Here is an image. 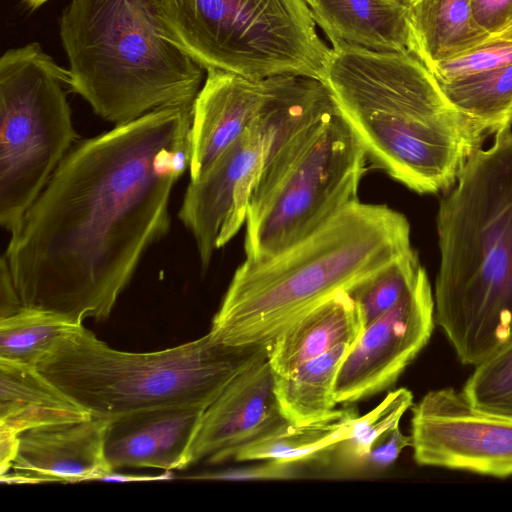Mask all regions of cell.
<instances>
[{
    "mask_svg": "<svg viewBox=\"0 0 512 512\" xmlns=\"http://www.w3.org/2000/svg\"><path fill=\"white\" fill-rule=\"evenodd\" d=\"M512 64V26L490 36L474 49L457 58L429 68L438 81H448L467 74Z\"/></svg>",
    "mask_w": 512,
    "mask_h": 512,
    "instance_id": "28",
    "label": "cell"
},
{
    "mask_svg": "<svg viewBox=\"0 0 512 512\" xmlns=\"http://www.w3.org/2000/svg\"><path fill=\"white\" fill-rule=\"evenodd\" d=\"M110 418L48 425L19 435L17 455L3 483H75L104 480L112 474L105 454V432Z\"/></svg>",
    "mask_w": 512,
    "mask_h": 512,
    "instance_id": "14",
    "label": "cell"
},
{
    "mask_svg": "<svg viewBox=\"0 0 512 512\" xmlns=\"http://www.w3.org/2000/svg\"><path fill=\"white\" fill-rule=\"evenodd\" d=\"M306 2L308 3V5H310L312 3V0H306Z\"/></svg>",
    "mask_w": 512,
    "mask_h": 512,
    "instance_id": "35",
    "label": "cell"
},
{
    "mask_svg": "<svg viewBox=\"0 0 512 512\" xmlns=\"http://www.w3.org/2000/svg\"><path fill=\"white\" fill-rule=\"evenodd\" d=\"M434 324V296L424 269L414 287L364 326L347 351L334 384L336 403H355L390 388L427 344Z\"/></svg>",
    "mask_w": 512,
    "mask_h": 512,
    "instance_id": "11",
    "label": "cell"
},
{
    "mask_svg": "<svg viewBox=\"0 0 512 512\" xmlns=\"http://www.w3.org/2000/svg\"><path fill=\"white\" fill-rule=\"evenodd\" d=\"M438 82L450 102L489 135L512 126V64Z\"/></svg>",
    "mask_w": 512,
    "mask_h": 512,
    "instance_id": "23",
    "label": "cell"
},
{
    "mask_svg": "<svg viewBox=\"0 0 512 512\" xmlns=\"http://www.w3.org/2000/svg\"><path fill=\"white\" fill-rule=\"evenodd\" d=\"M5 258L0 264V319L8 317L22 308Z\"/></svg>",
    "mask_w": 512,
    "mask_h": 512,
    "instance_id": "32",
    "label": "cell"
},
{
    "mask_svg": "<svg viewBox=\"0 0 512 512\" xmlns=\"http://www.w3.org/2000/svg\"><path fill=\"white\" fill-rule=\"evenodd\" d=\"M356 415L350 410H338L327 419L295 424L284 421L274 429L240 449L234 461L273 460L300 464L333 451L351 435Z\"/></svg>",
    "mask_w": 512,
    "mask_h": 512,
    "instance_id": "22",
    "label": "cell"
},
{
    "mask_svg": "<svg viewBox=\"0 0 512 512\" xmlns=\"http://www.w3.org/2000/svg\"><path fill=\"white\" fill-rule=\"evenodd\" d=\"M363 329L358 308L346 290H338L303 314L268 346L275 375L294 368L341 344H353Z\"/></svg>",
    "mask_w": 512,
    "mask_h": 512,
    "instance_id": "18",
    "label": "cell"
},
{
    "mask_svg": "<svg viewBox=\"0 0 512 512\" xmlns=\"http://www.w3.org/2000/svg\"><path fill=\"white\" fill-rule=\"evenodd\" d=\"M411 410L417 464L498 478L512 475V418L474 407L453 388L427 392Z\"/></svg>",
    "mask_w": 512,
    "mask_h": 512,
    "instance_id": "10",
    "label": "cell"
},
{
    "mask_svg": "<svg viewBox=\"0 0 512 512\" xmlns=\"http://www.w3.org/2000/svg\"><path fill=\"white\" fill-rule=\"evenodd\" d=\"M472 18L488 36L512 26V0H471Z\"/></svg>",
    "mask_w": 512,
    "mask_h": 512,
    "instance_id": "30",
    "label": "cell"
},
{
    "mask_svg": "<svg viewBox=\"0 0 512 512\" xmlns=\"http://www.w3.org/2000/svg\"><path fill=\"white\" fill-rule=\"evenodd\" d=\"M204 410L170 406L110 418L105 454L112 470H183L185 454Z\"/></svg>",
    "mask_w": 512,
    "mask_h": 512,
    "instance_id": "16",
    "label": "cell"
},
{
    "mask_svg": "<svg viewBox=\"0 0 512 512\" xmlns=\"http://www.w3.org/2000/svg\"><path fill=\"white\" fill-rule=\"evenodd\" d=\"M267 355V346H227L209 333L160 351L126 352L81 324L37 368L93 417L115 418L170 406L206 409L235 375Z\"/></svg>",
    "mask_w": 512,
    "mask_h": 512,
    "instance_id": "6",
    "label": "cell"
},
{
    "mask_svg": "<svg viewBox=\"0 0 512 512\" xmlns=\"http://www.w3.org/2000/svg\"><path fill=\"white\" fill-rule=\"evenodd\" d=\"M411 248L402 213L357 200L286 250L262 261L245 259L208 333L227 346L268 347L303 314Z\"/></svg>",
    "mask_w": 512,
    "mask_h": 512,
    "instance_id": "4",
    "label": "cell"
},
{
    "mask_svg": "<svg viewBox=\"0 0 512 512\" xmlns=\"http://www.w3.org/2000/svg\"><path fill=\"white\" fill-rule=\"evenodd\" d=\"M19 447V436L0 429V475L5 474L14 461Z\"/></svg>",
    "mask_w": 512,
    "mask_h": 512,
    "instance_id": "33",
    "label": "cell"
},
{
    "mask_svg": "<svg viewBox=\"0 0 512 512\" xmlns=\"http://www.w3.org/2000/svg\"><path fill=\"white\" fill-rule=\"evenodd\" d=\"M268 355L253 362L204 410L185 454L183 469L220 464L285 421L274 390Z\"/></svg>",
    "mask_w": 512,
    "mask_h": 512,
    "instance_id": "13",
    "label": "cell"
},
{
    "mask_svg": "<svg viewBox=\"0 0 512 512\" xmlns=\"http://www.w3.org/2000/svg\"><path fill=\"white\" fill-rule=\"evenodd\" d=\"M68 68L37 42L0 59V223L13 234L78 135Z\"/></svg>",
    "mask_w": 512,
    "mask_h": 512,
    "instance_id": "8",
    "label": "cell"
},
{
    "mask_svg": "<svg viewBox=\"0 0 512 512\" xmlns=\"http://www.w3.org/2000/svg\"><path fill=\"white\" fill-rule=\"evenodd\" d=\"M93 416L47 379L37 367L0 359V429L24 431Z\"/></svg>",
    "mask_w": 512,
    "mask_h": 512,
    "instance_id": "19",
    "label": "cell"
},
{
    "mask_svg": "<svg viewBox=\"0 0 512 512\" xmlns=\"http://www.w3.org/2000/svg\"><path fill=\"white\" fill-rule=\"evenodd\" d=\"M259 464L216 473L191 476L193 478L217 480H284L298 476L296 464L273 460L259 461Z\"/></svg>",
    "mask_w": 512,
    "mask_h": 512,
    "instance_id": "29",
    "label": "cell"
},
{
    "mask_svg": "<svg viewBox=\"0 0 512 512\" xmlns=\"http://www.w3.org/2000/svg\"><path fill=\"white\" fill-rule=\"evenodd\" d=\"M401 1H403V2H405V3H407V4H408V2H409V0H401Z\"/></svg>",
    "mask_w": 512,
    "mask_h": 512,
    "instance_id": "36",
    "label": "cell"
},
{
    "mask_svg": "<svg viewBox=\"0 0 512 512\" xmlns=\"http://www.w3.org/2000/svg\"><path fill=\"white\" fill-rule=\"evenodd\" d=\"M323 81L367 160L420 194L449 191L489 136L410 52L340 42Z\"/></svg>",
    "mask_w": 512,
    "mask_h": 512,
    "instance_id": "2",
    "label": "cell"
},
{
    "mask_svg": "<svg viewBox=\"0 0 512 512\" xmlns=\"http://www.w3.org/2000/svg\"><path fill=\"white\" fill-rule=\"evenodd\" d=\"M309 7L333 45L413 54L408 7L401 0H312Z\"/></svg>",
    "mask_w": 512,
    "mask_h": 512,
    "instance_id": "17",
    "label": "cell"
},
{
    "mask_svg": "<svg viewBox=\"0 0 512 512\" xmlns=\"http://www.w3.org/2000/svg\"><path fill=\"white\" fill-rule=\"evenodd\" d=\"M192 106L150 111L72 147L2 255L23 307L78 323L110 316L170 229L171 192L189 169Z\"/></svg>",
    "mask_w": 512,
    "mask_h": 512,
    "instance_id": "1",
    "label": "cell"
},
{
    "mask_svg": "<svg viewBox=\"0 0 512 512\" xmlns=\"http://www.w3.org/2000/svg\"><path fill=\"white\" fill-rule=\"evenodd\" d=\"M351 347L341 344L303 362L285 375H275L274 390L282 416L288 422L308 424L334 416V384Z\"/></svg>",
    "mask_w": 512,
    "mask_h": 512,
    "instance_id": "21",
    "label": "cell"
},
{
    "mask_svg": "<svg viewBox=\"0 0 512 512\" xmlns=\"http://www.w3.org/2000/svg\"><path fill=\"white\" fill-rule=\"evenodd\" d=\"M48 0H22L25 7L31 11L36 10Z\"/></svg>",
    "mask_w": 512,
    "mask_h": 512,
    "instance_id": "34",
    "label": "cell"
},
{
    "mask_svg": "<svg viewBox=\"0 0 512 512\" xmlns=\"http://www.w3.org/2000/svg\"><path fill=\"white\" fill-rule=\"evenodd\" d=\"M192 106L190 181L197 180L255 122L266 96L265 80L209 68Z\"/></svg>",
    "mask_w": 512,
    "mask_h": 512,
    "instance_id": "15",
    "label": "cell"
},
{
    "mask_svg": "<svg viewBox=\"0 0 512 512\" xmlns=\"http://www.w3.org/2000/svg\"><path fill=\"white\" fill-rule=\"evenodd\" d=\"M413 54L428 68L459 57L490 36L477 28L471 0H409Z\"/></svg>",
    "mask_w": 512,
    "mask_h": 512,
    "instance_id": "20",
    "label": "cell"
},
{
    "mask_svg": "<svg viewBox=\"0 0 512 512\" xmlns=\"http://www.w3.org/2000/svg\"><path fill=\"white\" fill-rule=\"evenodd\" d=\"M81 324L56 312L22 307L0 319V359L37 367Z\"/></svg>",
    "mask_w": 512,
    "mask_h": 512,
    "instance_id": "24",
    "label": "cell"
},
{
    "mask_svg": "<svg viewBox=\"0 0 512 512\" xmlns=\"http://www.w3.org/2000/svg\"><path fill=\"white\" fill-rule=\"evenodd\" d=\"M424 268L411 248L349 291L363 327L395 306L416 284Z\"/></svg>",
    "mask_w": 512,
    "mask_h": 512,
    "instance_id": "25",
    "label": "cell"
},
{
    "mask_svg": "<svg viewBox=\"0 0 512 512\" xmlns=\"http://www.w3.org/2000/svg\"><path fill=\"white\" fill-rule=\"evenodd\" d=\"M413 406V394L400 387L390 391L371 411L355 417L349 438L336 446V456L346 469H359L373 446L388 435Z\"/></svg>",
    "mask_w": 512,
    "mask_h": 512,
    "instance_id": "26",
    "label": "cell"
},
{
    "mask_svg": "<svg viewBox=\"0 0 512 512\" xmlns=\"http://www.w3.org/2000/svg\"><path fill=\"white\" fill-rule=\"evenodd\" d=\"M435 323L476 366L512 340V128L477 150L443 197Z\"/></svg>",
    "mask_w": 512,
    "mask_h": 512,
    "instance_id": "3",
    "label": "cell"
},
{
    "mask_svg": "<svg viewBox=\"0 0 512 512\" xmlns=\"http://www.w3.org/2000/svg\"><path fill=\"white\" fill-rule=\"evenodd\" d=\"M408 446H411V436L403 434L397 426L373 446L361 468L386 469L396 461L402 450Z\"/></svg>",
    "mask_w": 512,
    "mask_h": 512,
    "instance_id": "31",
    "label": "cell"
},
{
    "mask_svg": "<svg viewBox=\"0 0 512 512\" xmlns=\"http://www.w3.org/2000/svg\"><path fill=\"white\" fill-rule=\"evenodd\" d=\"M74 93L116 125L192 106L203 70L170 41L150 0H71L59 18Z\"/></svg>",
    "mask_w": 512,
    "mask_h": 512,
    "instance_id": "5",
    "label": "cell"
},
{
    "mask_svg": "<svg viewBox=\"0 0 512 512\" xmlns=\"http://www.w3.org/2000/svg\"><path fill=\"white\" fill-rule=\"evenodd\" d=\"M462 393L474 407L512 418V340L475 366Z\"/></svg>",
    "mask_w": 512,
    "mask_h": 512,
    "instance_id": "27",
    "label": "cell"
},
{
    "mask_svg": "<svg viewBox=\"0 0 512 512\" xmlns=\"http://www.w3.org/2000/svg\"><path fill=\"white\" fill-rule=\"evenodd\" d=\"M262 151L256 119L203 175L187 186L178 217L193 235L203 270L209 267L214 252L246 223Z\"/></svg>",
    "mask_w": 512,
    "mask_h": 512,
    "instance_id": "12",
    "label": "cell"
},
{
    "mask_svg": "<svg viewBox=\"0 0 512 512\" xmlns=\"http://www.w3.org/2000/svg\"><path fill=\"white\" fill-rule=\"evenodd\" d=\"M367 156L340 110L251 190L245 259L270 258L302 241L358 200Z\"/></svg>",
    "mask_w": 512,
    "mask_h": 512,
    "instance_id": "9",
    "label": "cell"
},
{
    "mask_svg": "<svg viewBox=\"0 0 512 512\" xmlns=\"http://www.w3.org/2000/svg\"><path fill=\"white\" fill-rule=\"evenodd\" d=\"M172 43L205 71L322 80L331 49L306 0H150Z\"/></svg>",
    "mask_w": 512,
    "mask_h": 512,
    "instance_id": "7",
    "label": "cell"
}]
</instances>
